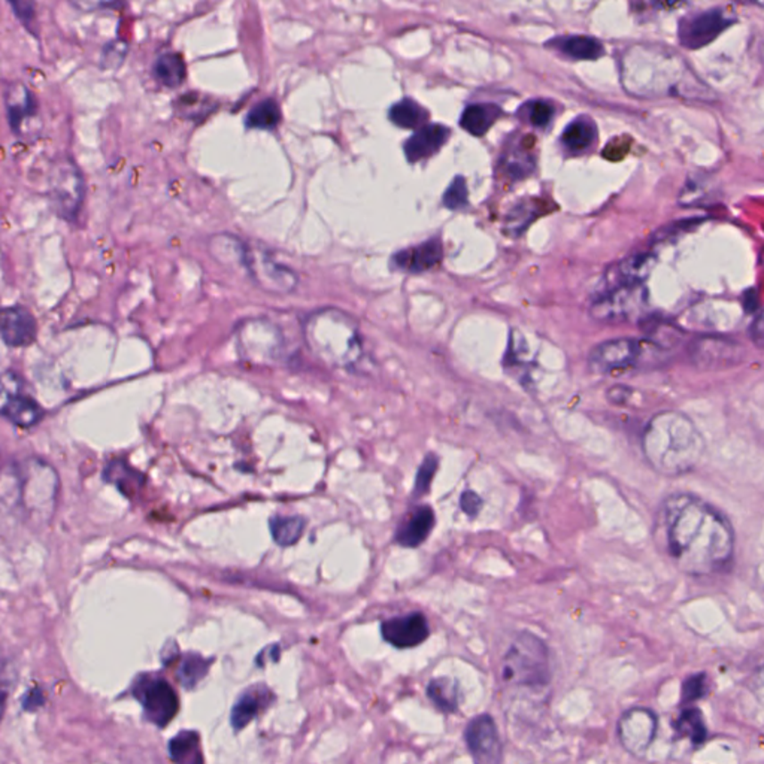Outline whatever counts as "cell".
I'll return each mask as SVG.
<instances>
[{
    "label": "cell",
    "mask_w": 764,
    "mask_h": 764,
    "mask_svg": "<svg viewBox=\"0 0 764 764\" xmlns=\"http://www.w3.org/2000/svg\"><path fill=\"white\" fill-rule=\"evenodd\" d=\"M655 539L669 560L693 577L721 572L735 553V531L727 518L686 493L669 496L660 505Z\"/></svg>",
    "instance_id": "cell-1"
},
{
    "label": "cell",
    "mask_w": 764,
    "mask_h": 764,
    "mask_svg": "<svg viewBox=\"0 0 764 764\" xmlns=\"http://www.w3.org/2000/svg\"><path fill=\"white\" fill-rule=\"evenodd\" d=\"M646 463L661 475L679 476L696 469L705 453V440L696 424L682 412L664 411L653 416L642 435Z\"/></svg>",
    "instance_id": "cell-2"
},
{
    "label": "cell",
    "mask_w": 764,
    "mask_h": 764,
    "mask_svg": "<svg viewBox=\"0 0 764 764\" xmlns=\"http://www.w3.org/2000/svg\"><path fill=\"white\" fill-rule=\"evenodd\" d=\"M305 341L312 354L327 366L357 372L365 363V349L357 324L338 309H324L307 320Z\"/></svg>",
    "instance_id": "cell-3"
},
{
    "label": "cell",
    "mask_w": 764,
    "mask_h": 764,
    "mask_svg": "<svg viewBox=\"0 0 764 764\" xmlns=\"http://www.w3.org/2000/svg\"><path fill=\"white\" fill-rule=\"evenodd\" d=\"M19 469V504L29 520L37 524L50 522L57 504L59 476L48 463L30 458Z\"/></svg>",
    "instance_id": "cell-4"
},
{
    "label": "cell",
    "mask_w": 764,
    "mask_h": 764,
    "mask_svg": "<svg viewBox=\"0 0 764 764\" xmlns=\"http://www.w3.org/2000/svg\"><path fill=\"white\" fill-rule=\"evenodd\" d=\"M502 675L515 686H546L551 679L548 646L533 633H520L502 660Z\"/></svg>",
    "instance_id": "cell-5"
},
{
    "label": "cell",
    "mask_w": 764,
    "mask_h": 764,
    "mask_svg": "<svg viewBox=\"0 0 764 764\" xmlns=\"http://www.w3.org/2000/svg\"><path fill=\"white\" fill-rule=\"evenodd\" d=\"M48 197L53 211L66 221H75L86 199V179L78 166L68 157L55 161L48 179Z\"/></svg>",
    "instance_id": "cell-6"
},
{
    "label": "cell",
    "mask_w": 764,
    "mask_h": 764,
    "mask_svg": "<svg viewBox=\"0 0 764 764\" xmlns=\"http://www.w3.org/2000/svg\"><path fill=\"white\" fill-rule=\"evenodd\" d=\"M132 693L141 702L147 719L157 727H166L178 714V694L165 678L143 675L133 684Z\"/></svg>",
    "instance_id": "cell-7"
},
{
    "label": "cell",
    "mask_w": 764,
    "mask_h": 764,
    "mask_svg": "<svg viewBox=\"0 0 764 764\" xmlns=\"http://www.w3.org/2000/svg\"><path fill=\"white\" fill-rule=\"evenodd\" d=\"M646 303L644 285H618L604 289L591 305V316L604 323L628 320Z\"/></svg>",
    "instance_id": "cell-8"
},
{
    "label": "cell",
    "mask_w": 764,
    "mask_h": 764,
    "mask_svg": "<svg viewBox=\"0 0 764 764\" xmlns=\"http://www.w3.org/2000/svg\"><path fill=\"white\" fill-rule=\"evenodd\" d=\"M239 349L252 363L278 362L284 353L280 330L266 321H248L239 330Z\"/></svg>",
    "instance_id": "cell-9"
},
{
    "label": "cell",
    "mask_w": 764,
    "mask_h": 764,
    "mask_svg": "<svg viewBox=\"0 0 764 764\" xmlns=\"http://www.w3.org/2000/svg\"><path fill=\"white\" fill-rule=\"evenodd\" d=\"M6 115L11 132L23 141H33L41 133L39 103L23 84H11L5 92Z\"/></svg>",
    "instance_id": "cell-10"
},
{
    "label": "cell",
    "mask_w": 764,
    "mask_h": 764,
    "mask_svg": "<svg viewBox=\"0 0 764 764\" xmlns=\"http://www.w3.org/2000/svg\"><path fill=\"white\" fill-rule=\"evenodd\" d=\"M0 415L15 426L30 429L41 423L45 412L41 405L20 389V380L14 374L0 376Z\"/></svg>",
    "instance_id": "cell-11"
},
{
    "label": "cell",
    "mask_w": 764,
    "mask_h": 764,
    "mask_svg": "<svg viewBox=\"0 0 764 764\" xmlns=\"http://www.w3.org/2000/svg\"><path fill=\"white\" fill-rule=\"evenodd\" d=\"M735 20L724 14L723 10L701 11L684 17L679 21L678 37L682 46L688 50H701L715 41L726 29L732 26Z\"/></svg>",
    "instance_id": "cell-12"
},
{
    "label": "cell",
    "mask_w": 764,
    "mask_h": 764,
    "mask_svg": "<svg viewBox=\"0 0 764 764\" xmlns=\"http://www.w3.org/2000/svg\"><path fill=\"white\" fill-rule=\"evenodd\" d=\"M659 719L644 706L630 708L618 721V737L622 748L630 754L642 757L654 742Z\"/></svg>",
    "instance_id": "cell-13"
},
{
    "label": "cell",
    "mask_w": 764,
    "mask_h": 764,
    "mask_svg": "<svg viewBox=\"0 0 764 764\" xmlns=\"http://www.w3.org/2000/svg\"><path fill=\"white\" fill-rule=\"evenodd\" d=\"M241 265L245 266L250 276L256 280L267 292L274 293H290L296 289L298 276L293 270L276 263L267 254H259L243 245Z\"/></svg>",
    "instance_id": "cell-14"
},
{
    "label": "cell",
    "mask_w": 764,
    "mask_h": 764,
    "mask_svg": "<svg viewBox=\"0 0 764 764\" xmlns=\"http://www.w3.org/2000/svg\"><path fill=\"white\" fill-rule=\"evenodd\" d=\"M642 345L637 339H612L602 342L591 349L588 367L593 374L608 375L613 372L626 371L637 365L641 357Z\"/></svg>",
    "instance_id": "cell-15"
},
{
    "label": "cell",
    "mask_w": 764,
    "mask_h": 764,
    "mask_svg": "<svg viewBox=\"0 0 764 764\" xmlns=\"http://www.w3.org/2000/svg\"><path fill=\"white\" fill-rule=\"evenodd\" d=\"M467 748L481 763L499 764L502 760V742L495 719L490 715H478L467 724L464 732Z\"/></svg>",
    "instance_id": "cell-16"
},
{
    "label": "cell",
    "mask_w": 764,
    "mask_h": 764,
    "mask_svg": "<svg viewBox=\"0 0 764 764\" xmlns=\"http://www.w3.org/2000/svg\"><path fill=\"white\" fill-rule=\"evenodd\" d=\"M381 633L390 645L405 650L420 645L429 637V622L420 612L407 613L403 617L390 618L382 622Z\"/></svg>",
    "instance_id": "cell-17"
},
{
    "label": "cell",
    "mask_w": 764,
    "mask_h": 764,
    "mask_svg": "<svg viewBox=\"0 0 764 764\" xmlns=\"http://www.w3.org/2000/svg\"><path fill=\"white\" fill-rule=\"evenodd\" d=\"M37 324L28 308H0V338L14 349L28 347L37 341Z\"/></svg>",
    "instance_id": "cell-18"
},
{
    "label": "cell",
    "mask_w": 764,
    "mask_h": 764,
    "mask_svg": "<svg viewBox=\"0 0 764 764\" xmlns=\"http://www.w3.org/2000/svg\"><path fill=\"white\" fill-rule=\"evenodd\" d=\"M444 257V248L440 238H431L416 247L402 250L394 254L393 265L411 274H422L440 265Z\"/></svg>",
    "instance_id": "cell-19"
},
{
    "label": "cell",
    "mask_w": 764,
    "mask_h": 764,
    "mask_svg": "<svg viewBox=\"0 0 764 764\" xmlns=\"http://www.w3.org/2000/svg\"><path fill=\"white\" fill-rule=\"evenodd\" d=\"M449 135L451 130L442 124H426L424 127L418 128L403 147L407 161L416 163L433 156L444 147Z\"/></svg>",
    "instance_id": "cell-20"
},
{
    "label": "cell",
    "mask_w": 764,
    "mask_h": 764,
    "mask_svg": "<svg viewBox=\"0 0 764 764\" xmlns=\"http://www.w3.org/2000/svg\"><path fill=\"white\" fill-rule=\"evenodd\" d=\"M654 265L655 257L650 252L633 254L609 270L604 289L618 285H644Z\"/></svg>",
    "instance_id": "cell-21"
},
{
    "label": "cell",
    "mask_w": 764,
    "mask_h": 764,
    "mask_svg": "<svg viewBox=\"0 0 764 764\" xmlns=\"http://www.w3.org/2000/svg\"><path fill=\"white\" fill-rule=\"evenodd\" d=\"M272 691L265 686H252L243 691L238 702L234 703L230 723L236 732L247 727L261 711L266 710L270 703Z\"/></svg>",
    "instance_id": "cell-22"
},
{
    "label": "cell",
    "mask_w": 764,
    "mask_h": 764,
    "mask_svg": "<svg viewBox=\"0 0 764 764\" xmlns=\"http://www.w3.org/2000/svg\"><path fill=\"white\" fill-rule=\"evenodd\" d=\"M433 527L435 513L429 506H420L398 526L396 540L405 548H416L429 538Z\"/></svg>",
    "instance_id": "cell-23"
},
{
    "label": "cell",
    "mask_w": 764,
    "mask_h": 764,
    "mask_svg": "<svg viewBox=\"0 0 764 764\" xmlns=\"http://www.w3.org/2000/svg\"><path fill=\"white\" fill-rule=\"evenodd\" d=\"M103 480L115 485L128 499H133L135 496L139 495L145 482L143 473L135 471L123 460H112L108 463L103 471Z\"/></svg>",
    "instance_id": "cell-24"
},
{
    "label": "cell",
    "mask_w": 764,
    "mask_h": 764,
    "mask_svg": "<svg viewBox=\"0 0 764 764\" xmlns=\"http://www.w3.org/2000/svg\"><path fill=\"white\" fill-rule=\"evenodd\" d=\"M548 45L575 60H597L604 53L602 42L587 35L555 37Z\"/></svg>",
    "instance_id": "cell-25"
},
{
    "label": "cell",
    "mask_w": 764,
    "mask_h": 764,
    "mask_svg": "<svg viewBox=\"0 0 764 764\" xmlns=\"http://www.w3.org/2000/svg\"><path fill=\"white\" fill-rule=\"evenodd\" d=\"M596 137L597 127L595 121L588 115H581L566 126L562 135V144L569 152L578 154L588 150L595 144Z\"/></svg>",
    "instance_id": "cell-26"
},
{
    "label": "cell",
    "mask_w": 764,
    "mask_h": 764,
    "mask_svg": "<svg viewBox=\"0 0 764 764\" xmlns=\"http://www.w3.org/2000/svg\"><path fill=\"white\" fill-rule=\"evenodd\" d=\"M502 110L493 103H475L467 106L460 117V126L473 136H484L499 119Z\"/></svg>",
    "instance_id": "cell-27"
},
{
    "label": "cell",
    "mask_w": 764,
    "mask_h": 764,
    "mask_svg": "<svg viewBox=\"0 0 764 764\" xmlns=\"http://www.w3.org/2000/svg\"><path fill=\"white\" fill-rule=\"evenodd\" d=\"M169 754L175 764H205L201 735L194 730H184L172 737Z\"/></svg>",
    "instance_id": "cell-28"
},
{
    "label": "cell",
    "mask_w": 764,
    "mask_h": 764,
    "mask_svg": "<svg viewBox=\"0 0 764 764\" xmlns=\"http://www.w3.org/2000/svg\"><path fill=\"white\" fill-rule=\"evenodd\" d=\"M152 74L161 86L177 88L185 81L187 66L184 63L181 55L177 53H166L156 60Z\"/></svg>",
    "instance_id": "cell-29"
},
{
    "label": "cell",
    "mask_w": 764,
    "mask_h": 764,
    "mask_svg": "<svg viewBox=\"0 0 764 764\" xmlns=\"http://www.w3.org/2000/svg\"><path fill=\"white\" fill-rule=\"evenodd\" d=\"M389 117L391 123L396 124L398 127L418 130V128L426 126L429 112L420 103H416L415 101L407 97V99H402L391 106Z\"/></svg>",
    "instance_id": "cell-30"
},
{
    "label": "cell",
    "mask_w": 764,
    "mask_h": 764,
    "mask_svg": "<svg viewBox=\"0 0 764 764\" xmlns=\"http://www.w3.org/2000/svg\"><path fill=\"white\" fill-rule=\"evenodd\" d=\"M427 696L433 705L445 714H453L458 710L460 690L458 684L449 678H436L427 686Z\"/></svg>",
    "instance_id": "cell-31"
},
{
    "label": "cell",
    "mask_w": 764,
    "mask_h": 764,
    "mask_svg": "<svg viewBox=\"0 0 764 764\" xmlns=\"http://www.w3.org/2000/svg\"><path fill=\"white\" fill-rule=\"evenodd\" d=\"M307 522L302 517H285L275 515L269 522L270 533L276 544L281 546H292L302 538Z\"/></svg>",
    "instance_id": "cell-32"
},
{
    "label": "cell",
    "mask_w": 764,
    "mask_h": 764,
    "mask_svg": "<svg viewBox=\"0 0 764 764\" xmlns=\"http://www.w3.org/2000/svg\"><path fill=\"white\" fill-rule=\"evenodd\" d=\"M675 730L682 737H688L691 743H694V745H702L708 736L705 717L702 714V711L697 710V708H686V710L681 711V714L678 715L677 721H675Z\"/></svg>",
    "instance_id": "cell-33"
},
{
    "label": "cell",
    "mask_w": 764,
    "mask_h": 764,
    "mask_svg": "<svg viewBox=\"0 0 764 764\" xmlns=\"http://www.w3.org/2000/svg\"><path fill=\"white\" fill-rule=\"evenodd\" d=\"M280 106L274 99H266V101L257 103L248 112L247 119H245L247 127L260 128V130H272L280 124Z\"/></svg>",
    "instance_id": "cell-34"
},
{
    "label": "cell",
    "mask_w": 764,
    "mask_h": 764,
    "mask_svg": "<svg viewBox=\"0 0 764 764\" xmlns=\"http://www.w3.org/2000/svg\"><path fill=\"white\" fill-rule=\"evenodd\" d=\"M209 664L211 661L203 659L201 655H184L178 669V679L183 684L184 688L193 690L206 677V673L209 670Z\"/></svg>",
    "instance_id": "cell-35"
},
{
    "label": "cell",
    "mask_w": 764,
    "mask_h": 764,
    "mask_svg": "<svg viewBox=\"0 0 764 764\" xmlns=\"http://www.w3.org/2000/svg\"><path fill=\"white\" fill-rule=\"evenodd\" d=\"M504 170L513 181H520L533 174L535 159L522 150L513 148L508 154H505Z\"/></svg>",
    "instance_id": "cell-36"
},
{
    "label": "cell",
    "mask_w": 764,
    "mask_h": 764,
    "mask_svg": "<svg viewBox=\"0 0 764 764\" xmlns=\"http://www.w3.org/2000/svg\"><path fill=\"white\" fill-rule=\"evenodd\" d=\"M536 216H538V211H536L535 205L522 201L513 208V211L509 212L508 217H506V223H505V229L513 236L522 234L527 229V226L535 220Z\"/></svg>",
    "instance_id": "cell-37"
},
{
    "label": "cell",
    "mask_w": 764,
    "mask_h": 764,
    "mask_svg": "<svg viewBox=\"0 0 764 764\" xmlns=\"http://www.w3.org/2000/svg\"><path fill=\"white\" fill-rule=\"evenodd\" d=\"M522 112L526 117L527 123H530L533 127L545 128L553 121L555 115V106L548 101H531L522 106Z\"/></svg>",
    "instance_id": "cell-38"
},
{
    "label": "cell",
    "mask_w": 764,
    "mask_h": 764,
    "mask_svg": "<svg viewBox=\"0 0 764 764\" xmlns=\"http://www.w3.org/2000/svg\"><path fill=\"white\" fill-rule=\"evenodd\" d=\"M708 690H710V679L706 673L699 672L691 675L682 684V703L688 705L693 702L701 701L702 697L708 694Z\"/></svg>",
    "instance_id": "cell-39"
},
{
    "label": "cell",
    "mask_w": 764,
    "mask_h": 764,
    "mask_svg": "<svg viewBox=\"0 0 764 764\" xmlns=\"http://www.w3.org/2000/svg\"><path fill=\"white\" fill-rule=\"evenodd\" d=\"M442 203H444L445 208H448L451 211H458V209L466 208L467 203H469L466 179L463 177H456L453 183L449 184V187L447 188V192L444 193Z\"/></svg>",
    "instance_id": "cell-40"
},
{
    "label": "cell",
    "mask_w": 764,
    "mask_h": 764,
    "mask_svg": "<svg viewBox=\"0 0 764 764\" xmlns=\"http://www.w3.org/2000/svg\"><path fill=\"white\" fill-rule=\"evenodd\" d=\"M128 45L127 42L121 39H115L106 44L102 50L101 66L103 69H119L123 64L126 55H127Z\"/></svg>",
    "instance_id": "cell-41"
},
{
    "label": "cell",
    "mask_w": 764,
    "mask_h": 764,
    "mask_svg": "<svg viewBox=\"0 0 764 764\" xmlns=\"http://www.w3.org/2000/svg\"><path fill=\"white\" fill-rule=\"evenodd\" d=\"M436 469H438V457L433 454H429L418 469V473H416L415 487H414L415 497H422L429 491Z\"/></svg>",
    "instance_id": "cell-42"
},
{
    "label": "cell",
    "mask_w": 764,
    "mask_h": 764,
    "mask_svg": "<svg viewBox=\"0 0 764 764\" xmlns=\"http://www.w3.org/2000/svg\"><path fill=\"white\" fill-rule=\"evenodd\" d=\"M10 5L14 10L17 19L24 23V26H29L35 20L37 5L33 2H11Z\"/></svg>",
    "instance_id": "cell-43"
},
{
    "label": "cell",
    "mask_w": 764,
    "mask_h": 764,
    "mask_svg": "<svg viewBox=\"0 0 764 764\" xmlns=\"http://www.w3.org/2000/svg\"><path fill=\"white\" fill-rule=\"evenodd\" d=\"M462 508L464 509V513H469L471 517H475L481 508L480 497H478L475 493H472V491H466V493L462 496Z\"/></svg>",
    "instance_id": "cell-44"
},
{
    "label": "cell",
    "mask_w": 764,
    "mask_h": 764,
    "mask_svg": "<svg viewBox=\"0 0 764 764\" xmlns=\"http://www.w3.org/2000/svg\"><path fill=\"white\" fill-rule=\"evenodd\" d=\"M757 305H759L757 290H746L745 293H743V307H745L746 312H754Z\"/></svg>",
    "instance_id": "cell-45"
}]
</instances>
